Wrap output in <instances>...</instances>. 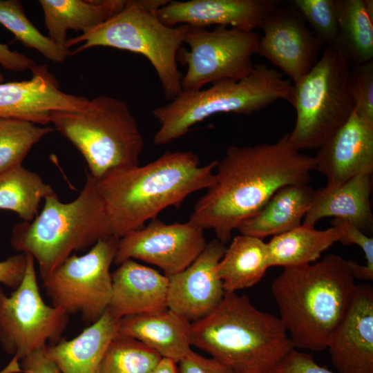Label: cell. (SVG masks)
Instances as JSON below:
<instances>
[{
  "mask_svg": "<svg viewBox=\"0 0 373 373\" xmlns=\"http://www.w3.org/2000/svg\"><path fill=\"white\" fill-rule=\"evenodd\" d=\"M191 339L233 373H270L295 348L279 317L236 292H225L211 314L191 323Z\"/></svg>",
  "mask_w": 373,
  "mask_h": 373,
  "instance_id": "cell-4",
  "label": "cell"
},
{
  "mask_svg": "<svg viewBox=\"0 0 373 373\" xmlns=\"http://www.w3.org/2000/svg\"><path fill=\"white\" fill-rule=\"evenodd\" d=\"M119 238L97 241L86 254H73L43 280L52 306L68 315L79 314L88 324L97 321L106 311L112 294L111 266Z\"/></svg>",
  "mask_w": 373,
  "mask_h": 373,
  "instance_id": "cell-10",
  "label": "cell"
},
{
  "mask_svg": "<svg viewBox=\"0 0 373 373\" xmlns=\"http://www.w3.org/2000/svg\"><path fill=\"white\" fill-rule=\"evenodd\" d=\"M260 28L257 54L289 77L293 84L305 76L318 61L324 46L309 30L302 15L294 7H276Z\"/></svg>",
  "mask_w": 373,
  "mask_h": 373,
  "instance_id": "cell-14",
  "label": "cell"
},
{
  "mask_svg": "<svg viewBox=\"0 0 373 373\" xmlns=\"http://www.w3.org/2000/svg\"><path fill=\"white\" fill-rule=\"evenodd\" d=\"M217 162L201 165L192 151H166L145 165L93 178L113 236L120 238L139 229L166 208L179 207L191 193L207 189L213 182Z\"/></svg>",
  "mask_w": 373,
  "mask_h": 373,
  "instance_id": "cell-2",
  "label": "cell"
},
{
  "mask_svg": "<svg viewBox=\"0 0 373 373\" xmlns=\"http://www.w3.org/2000/svg\"><path fill=\"white\" fill-rule=\"evenodd\" d=\"M3 79H4V77H3V75L0 72V83H2Z\"/></svg>",
  "mask_w": 373,
  "mask_h": 373,
  "instance_id": "cell-43",
  "label": "cell"
},
{
  "mask_svg": "<svg viewBox=\"0 0 373 373\" xmlns=\"http://www.w3.org/2000/svg\"><path fill=\"white\" fill-rule=\"evenodd\" d=\"M270 373H334L316 363L312 354L293 349Z\"/></svg>",
  "mask_w": 373,
  "mask_h": 373,
  "instance_id": "cell-36",
  "label": "cell"
},
{
  "mask_svg": "<svg viewBox=\"0 0 373 373\" xmlns=\"http://www.w3.org/2000/svg\"><path fill=\"white\" fill-rule=\"evenodd\" d=\"M44 200L41 211L31 222L15 224L10 238L15 250L34 258L42 280L74 252L114 236L104 204L89 173L73 201L61 202L55 192Z\"/></svg>",
  "mask_w": 373,
  "mask_h": 373,
  "instance_id": "cell-5",
  "label": "cell"
},
{
  "mask_svg": "<svg viewBox=\"0 0 373 373\" xmlns=\"http://www.w3.org/2000/svg\"><path fill=\"white\" fill-rule=\"evenodd\" d=\"M35 262L27 254L23 278L10 296L0 287V344L17 362L47 342L59 341L68 323L67 313L41 296Z\"/></svg>",
  "mask_w": 373,
  "mask_h": 373,
  "instance_id": "cell-12",
  "label": "cell"
},
{
  "mask_svg": "<svg viewBox=\"0 0 373 373\" xmlns=\"http://www.w3.org/2000/svg\"><path fill=\"white\" fill-rule=\"evenodd\" d=\"M215 170L213 182L197 200L189 221L212 229L226 244L278 189L309 184L315 159L296 149L286 133L274 143L230 146Z\"/></svg>",
  "mask_w": 373,
  "mask_h": 373,
  "instance_id": "cell-1",
  "label": "cell"
},
{
  "mask_svg": "<svg viewBox=\"0 0 373 373\" xmlns=\"http://www.w3.org/2000/svg\"><path fill=\"white\" fill-rule=\"evenodd\" d=\"M363 3L367 15L373 21V1L363 0Z\"/></svg>",
  "mask_w": 373,
  "mask_h": 373,
  "instance_id": "cell-42",
  "label": "cell"
},
{
  "mask_svg": "<svg viewBox=\"0 0 373 373\" xmlns=\"http://www.w3.org/2000/svg\"><path fill=\"white\" fill-rule=\"evenodd\" d=\"M191 328L189 321L167 308L120 318L117 336L138 341L178 363L191 350Z\"/></svg>",
  "mask_w": 373,
  "mask_h": 373,
  "instance_id": "cell-22",
  "label": "cell"
},
{
  "mask_svg": "<svg viewBox=\"0 0 373 373\" xmlns=\"http://www.w3.org/2000/svg\"><path fill=\"white\" fill-rule=\"evenodd\" d=\"M292 4L321 42L332 46L338 32L336 0H294Z\"/></svg>",
  "mask_w": 373,
  "mask_h": 373,
  "instance_id": "cell-33",
  "label": "cell"
},
{
  "mask_svg": "<svg viewBox=\"0 0 373 373\" xmlns=\"http://www.w3.org/2000/svg\"><path fill=\"white\" fill-rule=\"evenodd\" d=\"M340 238L341 232L334 227L318 230L303 223L273 236L267 243L269 266L286 268L311 264Z\"/></svg>",
  "mask_w": 373,
  "mask_h": 373,
  "instance_id": "cell-27",
  "label": "cell"
},
{
  "mask_svg": "<svg viewBox=\"0 0 373 373\" xmlns=\"http://www.w3.org/2000/svg\"><path fill=\"white\" fill-rule=\"evenodd\" d=\"M112 294L106 311L120 319L167 309L169 277L128 259L111 273Z\"/></svg>",
  "mask_w": 373,
  "mask_h": 373,
  "instance_id": "cell-20",
  "label": "cell"
},
{
  "mask_svg": "<svg viewBox=\"0 0 373 373\" xmlns=\"http://www.w3.org/2000/svg\"><path fill=\"white\" fill-rule=\"evenodd\" d=\"M260 35L255 31L226 26L206 28L188 26L177 59L187 66L182 77V90H200L208 84L223 79L238 80L253 70V56L257 54Z\"/></svg>",
  "mask_w": 373,
  "mask_h": 373,
  "instance_id": "cell-11",
  "label": "cell"
},
{
  "mask_svg": "<svg viewBox=\"0 0 373 373\" xmlns=\"http://www.w3.org/2000/svg\"><path fill=\"white\" fill-rule=\"evenodd\" d=\"M162 358L140 341L116 336L106 350L99 373H151Z\"/></svg>",
  "mask_w": 373,
  "mask_h": 373,
  "instance_id": "cell-32",
  "label": "cell"
},
{
  "mask_svg": "<svg viewBox=\"0 0 373 373\" xmlns=\"http://www.w3.org/2000/svg\"><path fill=\"white\" fill-rule=\"evenodd\" d=\"M225 249V244L216 238L189 267L169 277L168 309L191 323L219 305L225 291L217 267Z\"/></svg>",
  "mask_w": 373,
  "mask_h": 373,
  "instance_id": "cell-15",
  "label": "cell"
},
{
  "mask_svg": "<svg viewBox=\"0 0 373 373\" xmlns=\"http://www.w3.org/2000/svg\"><path fill=\"white\" fill-rule=\"evenodd\" d=\"M338 32L332 45L350 66L373 60V21L363 0H336Z\"/></svg>",
  "mask_w": 373,
  "mask_h": 373,
  "instance_id": "cell-28",
  "label": "cell"
},
{
  "mask_svg": "<svg viewBox=\"0 0 373 373\" xmlns=\"http://www.w3.org/2000/svg\"><path fill=\"white\" fill-rule=\"evenodd\" d=\"M309 184H291L278 189L255 215L238 227L240 234L263 239L302 224L313 193Z\"/></svg>",
  "mask_w": 373,
  "mask_h": 373,
  "instance_id": "cell-25",
  "label": "cell"
},
{
  "mask_svg": "<svg viewBox=\"0 0 373 373\" xmlns=\"http://www.w3.org/2000/svg\"><path fill=\"white\" fill-rule=\"evenodd\" d=\"M372 171H363L347 181L313 191L303 224L315 227L325 217L346 220L366 234L373 229L371 207Z\"/></svg>",
  "mask_w": 373,
  "mask_h": 373,
  "instance_id": "cell-21",
  "label": "cell"
},
{
  "mask_svg": "<svg viewBox=\"0 0 373 373\" xmlns=\"http://www.w3.org/2000/svg\"><path fill=\"white\" fill-rule=\"evenodd\" d=\"M332 227L341 232L339 242L345 245H356L363 251L366 260L365 265L348 260L351 273L354 279L373 280V238L365 233L352 222L339 218H333Z\"/></svg>",
  "mask_w": 373,
  "mask_h": 373,
  "instance_id": "cell-35",
  "label": "cell"
},
{
  "mask_svg": "<svg viewBox=\"0 0 373 373\" xmlns=\"http://www.w3.org/2000/svg\"><path fill=\"white\" fill-rule=\"evenodd\" d=\"M151 373H178L177 363L172 360L162 358Z\"/></svg>",
  "mask_w": 373,
  "mask_h": 373,
  "instance_id": "cell-41",
  "label": "cell"
},
{
  "mask_svg": "<svg viewBox=\"0 0 373 373\" xmlns=\"http://www.w3.org/2000/svg\"><path fill=\"white\" fill-rule=\"evenodd\" d=\"M54 192L39 174L22 164L0 173V209L16 213L23 222H31L41 201Z\"/></svg>",
  "mask_w": 373,
  "mask_h": 373,
  "instance_id": "cell-29",
  "label": "cell"
},
{
  "mask_svg": "<svg viewBox=\"0 0 373 373\" xmlns=\"http://www.w3.org/2000/svg\"><path fill=\"white\" fill-rule=\"evenodd\" d=\"M0 64L6 70L23 71L32 70L37 64L30 57L11 50L8 45L0 43Z\"/></svg>",
  "mask_w": 373,
  "mask_h": 373,
  "instance_id": "cell-40",
  "label": "cell"
},
{
  "mask_svg": "<svg viewBox=\"0 0 373 373\" xmlns=\"http://www.w3.org/2000/svg\"><path fill=\"white\" fill-rule=\"evenodd\" d=\"M31 72L29 79L0 83V117L46 125L53 111H80L86 106V97L61 90L47 65H37Z\"/></svg>",
  "mask_w": 373,
  "mask_h": 373,
  "instance_id": "cell-16",
  "label": "cell"
},
{
  "mask_svg": "<svg viewBox=\"0 0 373 373\" xmlns=\"http://www.w3.org/2000/svg\"><path fill=\"white\" fill-rule=\"evenodd\" d=\"M126 0H39L48 37L64 48L69 30L86 34L125 6ZM67 49V48H66Z\"/></svg>",
  "mask_w": 373,
  "mask_h": 373,
  "instance_id": "cell-24",
  "label": "cell"
},
{
  "mask_svg": "<svg viewBox=\"0 0 373 373\" xmlns=\"http://www.w3.org/2000/svg\"><path fill=\"white\" fill-rule=\"evenodd\" d=\"M348 260L329 254L314 264L286 267L271 283L280 318L295 348L327 349L355 289Z\"/></svg>",
  "mask_w": 373,
  "mask_h": 373,
  "instance_id": "cell-3",
  "label": "cell"
},
{
  "mask_svg": "<svg viewBox=\"0 0 373 373\" xmlns=\"http://www.w3.org/2000/svg\"><path fill=\"white\" fill-rule=\"evenodd\" d=\"M278 4L274 0L169 1L156 11V16L169 27L215 25L254 31Z\"/></svg>",
  "mask_w": 373,
  "mask_h": 373,
  "instance_id": "cell-18",
  "label": "cell"
},
{
  "mask_svg": "<svg viewBox=\"0 0 373 373\" xmlns=\"http://www.w3.org/2000/svg\"><path fill=\"white\" fill-rule=\"evenodd\" d=\"M119 320L106 311L75 338L47 345L46 352L60 373H99L106 350L117 336Z\"/></svg>",
  "mask_w": 373,
  "mask_h": 373,
  "instance_id": "cell-23",
  "label": "cell"
},
{
  "mask_svg": "<svg viewBox=\"0 0 373 373\" xmlns=\"http://www.w3.org/2000/svg\"><path fill=\"white\" fill-rule=\"evenodd\" d=\"M27 254L18 253L0 261V283L7 287L17 289L26 271Z\"/></svg>",
  "mask_w": 373,
  "mask_h": 373,
  "instance_id": "cell-38",
  "label": "cell"
},
{
  "mask_svg": "<svg viewBox=\"0 0 373 373\" xmlns=\"http://www.w3.org/2000/svg\"><path fill=\"white\" fill-rule=\"evenodd\" d=\"M338 373H373V287L356 285L327 343Z\"/></svg>",
  "mask_w": 373,
  "mask_h": 373,
  "instance_id": "cell-17",
  "label": "cell"
},
{
  "mask_svg": "<svg viewBox=\"0 0 373 373\" xmlns=\"http://www.w3.org/2000/svg\"><path fill=\"white\" fill-rule=\"evenodd\" d=\"M350 68L345 58L327 46L310 71L294 84L291 104L296 116L289 140L296 149H318L353 113Z\"/></svg>",
  "mask_w": 373,
  "mask_h": 373,
  "instance_id": "cell-9",
  "label": "cell"
},
{
  "mask_svg": "<svg viewBox=\"0 0 373 373\" xmlns=\"http://www.w3.org/2000/svg\"><path fill=\"white\" fill-rule=\"evenodd\" d=\"M0 23L12 32L26 47L37 50L55 63L63 62L71 52L43 35L27 17L17 0H0Z\"/></svg>",
  "mask_w": 373,
  "mask_h": 373,
  "instance_id": "cell-30",
  "label": "cell"
},
{
  "mask_svg": "<svg viewBox=\"0 0 373 373\" xmlns=\"http://www.w3.org/2000/svg\"><path fill=\"white\" fill-rule=\"evenodd\" d=\"M207 244L204 230L189 221L167 224L155 218L119 239L114 263L137 259L159 267L169 277L189 267Z\"/></svg>",
  "mask_w": 373,
  "mask_h": 373,
  "instance_id": "cell-13",
  "label": "cell"
},
{
  "mask_svg": "<svg viewBox=\"0 0 373 373\" xmlns=\"http://www.w3.org/2000/svg\"><path fill=\"white\" fill-rule=\"evenodd\" d=\"M46 346L32 351L22 358L20 361L21 372L23 373H60L55 363L48 355Z\"/></svg>",
  "mask_w": 373,
  "mask_h": 373,
  "instance_id": "cell-39",
  "label": "cell"
},
{
  "mask_svg": "<svg viewBox=\"0 0 373 373\" xmlns=\"http://www.w3.org/2000/svg\"><path fill=\"white\" fill-rule=\"evenodd\" d=\"M177 364L178 373H233L212 357H205L192 350Z\"/></svg>",
  "mask_w": 373,
  "mask_h": 373,
  "instance_id": "cell-37",
  "label": "cell"
},
{
  "mask_svg": "<svg viewBox=\"0 0 373 373\" xmlns=\"http://www.w3.org/2000/svg\"><path fill=\"white\" fill-rule=\"evenodd\" d=\"M267 245L257 237L235 236L218 264L217 271L225 292L251 287L269 268Z\"/></svg>",
  "mask_w": 373,
  "mask_h": 373,
  "instance_id": "cell-26",
  "label": "cell"
},
{
  "mask_svg": "<svg viewBox=\"0 0 373 373\" xmlns=\"http://www.w3.org/2000/svg\"><path fill=\"white\" fill-rule=\"evenodd\" d=\"M294 91L289 79L264 64L254 65L249 75L238 80H220L206 89L182 90L170 103L153 110L160 124L153 142L171 143L213 115H249L278 100L291 104Z\"/></svg>",
  "mask_w": 373,
  "mask_h": 373,
  "instance_id": "cell-6",
  "label": "cell"
},
{
  "mask_svg": "<svg viewBox=\"0 0 373 373\" xmlns=\"http://www.w3.org/2000/svg\"><path fill=\"white\" fill-rule=\"evenodd\" d=\"M347 86L356 114L373 123V60L350 67Z\"/></svg>",
  "mask_w": 373,
  "mask_h": 373,
  "instance_id": "cell-34",
  "label": "cell"
},
{
  "mask_svg": "<svg viewBox=\"0 0 373 373\" xmlns=\"http://www.w3.org/2000/svg\"><path fill=\"white\" fill-rule=\"evenodd\" d=\"M50 123L84 157L95 179L140 165L144 141L126 102L108 95L88 100L80 111H56Z\"/></svg>",
  "mask_w": 373,
  "mask_h": 373,
  "instance_id": "cell-8",
  "label": "cell"
},
{
  "mask_svg": "<svg viewBox=\"0 0 373 373\" xmlns=\"http://www.w3.org/2000/svg\"><path fill=\"white\" fill-rule=\"evenodd\" d=\"M315 170L326 186L339 185L363 171H373V123L355 110L349 119L318 149Z\"/></svg>",
  "mask_w": 373,
  "mask_h": 373,
  "instance_id": "cell-19",
  "label": "cell"
},
{
  "mask_svg": "<svg viewBox=\"0 0 373 373\" xmlns=\"http://www.w3.org/2000/svg\"><path fill=\"white\" fill-rule=\"evenodd\" d=\"M53 130L26 120L0 117V173L21 164L32 146Z\"/></svg>",
  "mask_w": 373,
  "mask_h": 373,
  "instance_id": "cell-31",
  "label": "cell"
},
{
  "mask_svg": "<svg viewBox=\"0 0 373 373\" xmlns=\"http://www.w3.org/2000/svg\"><path fill=\"white\" fill-rule=\"evenodd\" d=\"M169 1L126 0L119 12L89 32L67 39L65 47L82 43L70 55L97 46L140 54L155 70L165 98L172 100L182 90L177 55L188 26L169 27L158 19L156 11Z\"/></svg>",
  "mask_w": 373,
  "mask_h": 373,
  "instance_id": "cell-7",
  "label": "cell"
}]
</instances>
